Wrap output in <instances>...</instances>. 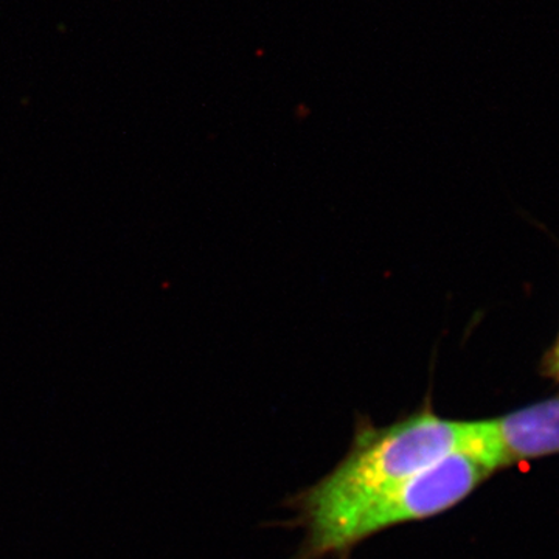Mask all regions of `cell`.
<instances>
[{
    "instance_id": "3957f363",
    "label": "cell",
    "mask_w": 559,
    "mask_h": 559,
    "mask_svg": "<svg viewBox=\"0 0 559 559\" xmlns=\"http://www.w3.org/2000/svg\"><path fill=\"white\" fill-rule=\"evenodd\" d=\"M474 454L495 471L559 454V396L474 421Z\"/></svg>"
},
{
    "instance_id": "7a4b0ae2",
    "label": "cell",
    "mask_w": 559,
    "mask_h": 559,
    "mask_svg": "<svg viewBox=\"0 0 559 559\" xmlns=\"http://www.w3.org/2000/svg\"><path fill=\"white\" fill-rule=\"evenodd\" d=\"M492 471L468 451H459L393 487L373 492L330 520L305 528L294 559L347 555L364 539L396 525L437 516L454 509L487 480Z\"/></svg>"
},
{
    "instance_id": "6da1fadb",
    "label": "cell",
    "mask_w": 559,
    "mask_h": 559,
    "mask_svg": "<svg viewBox=\"0 0 559 559\" xmlns=\"http://www.w3.org/2000/svg\"><path fill=\"white\" fill-rule=\"evenodd\" d=\"M469 430L471 421L440 417L430 403L389 426L359 418L347 455L294 498L301 527L330 520L454 452L468 451Z\"/></svg>"
},
{
    "instance_id": "277c9868",
    "label": "cell",
    "mask_w": 559,
    "mask_h": 559,
    "mask_svg": "<svg viewBox=\"0 0 559 559\" xmlns=\"http://www.w3.org/2000/svg\"><path fill=\"white\" fill-rule=\"evenodd\" d=\"M550 371L559 380V340H558L557 347H555L554 353H551Z\"/></svg>"
}]
</instances>
